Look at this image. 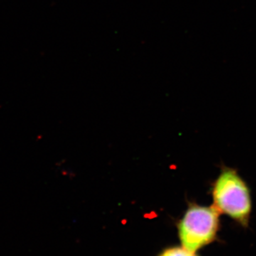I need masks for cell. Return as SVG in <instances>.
<instances>
[{"label": "cell", "instance_id": "7a4b0ae2", "mask_svg": "<svg viewBox=\"0 0 256 256\" xmlns=\"http://www.w3.org/2000/svg\"><path fill=\"white\" fill-rule=\"evenodd\" d=\"M182 247L196 252L215 242L220 229V214L213 206L192 204L178 224Z\"/></svg>", "mask_w": 256, "mask_h": 256}, {"label": "cell", "instance_id": "3957f363", "mask_svg": "<svg viewBox=\"0 0 256 256\" xmlns=\"http://www.w3.org/2000/svg\"><path fill=\"white\" fill-rule=\"evenodd\" d=\"M158 256H198L196 252H190L184 247H170L160 252Z\"/></svg>", "mask_w": 256, "mask_h": 256}, {"label": "cell", "instance_id": "6da1fadb", "mask_svg": "<svg viewBox=\"0 0 256 256\" xmlns=\"http://www.w3.org/2000/svg\"><path fill=\"white\" fill-rule=\"evenodd\" d=\"M213 206L220 214L227 216L247 228L252 212L250 188L236 170L223 166L212 184Z\"/></svg>", "mask_w": 256, "mask_h": 256}]
</instances>
